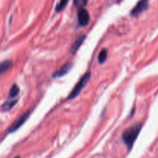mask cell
I'll use <instances>...</instances> for the list:
<instances>
[{"instance_id": "obj_1", "label": "cell", "mask_w": 158, "mask_h": 158, "mask_svg": "<svg viewBox=\"0 0 158 158\" xmlns=\"http://www.w3.org/2000/svg\"><path fill=\"white\" fill-rule=\"evenodd\" d=\"M142 127H143L142 123H136V124L131 126V127L127 128L123 133L122 139H123V142L127 146L129 150H131L132 148L134 142L137 140V137H138L139 134H140V131H141Z\"/></svg>"}, {"instance_id": "obj_2", "label": "cell", "mask_w": 158, "mask_h": 158, "mask_svg": "<svg viewBox=\"0 0 158 158\" xmlns=\"http://www.w3.org/2000/svg\"><path fill=\"white\" fill-rule=\"evenodd\" d=\"M90 76H91V73L89 72L86 73L83 76V77L80 79V81L77 83L75 87L73 88V89L71 91L69 95L68 96V99H69V100H73V99L76 98V97H77L80 93H81L82 89L86 86L88 82L89 81Z\"/></svg>"}, {"instance_id": "obj_3", "label": "cell", "mask_w": 158, "mask_h": 158, "mask_svg": "<svg viewBox=\"0 0 158 158\" xmlns=\"http://www.w3.org/2000/svg\"><path fill=\"white\" fill-rule=\"evenodd\" d=\"M30 110L27 111V112H26L25 114H23L18 120H15V121L9 127V129H8V133H13L15 132V131H16L17 130H18L20 127L23 126L25 123V122L28 120V118H29V116H30Z\"/></svg>"}, {"instance_id": "obj_4", "label": "cell", "mask_w": 158, "mask_h": 158, "mask_svg": "<svg viewBox=\"0 0 158 158\" xmlns=\"http://www.w3.org/2000/svg\"><path fill=\"white\" fill-rule=\"evenodd\" d=\"M148 6H149V0H140L131 10V15L134 17L138 16L148 9Z\"/></svg>"}, {"instance_id": "obj_5", "label": "cell", "mask_w": 158, "mask_h": 158, "mask_svg": "<svg viewBox=\"0 0 158 158\" xmlns=\"http://www.w3.org/2000/svg\"><path fill=\"white\" fill-rule=\"evenodd\" d=\"M77 18H78V23L80 26H86V25H88L90 19L89 12L84 8L79 9Z\"/></svg>"}, {"instance_id": "obj_6", "label": "cell", "mask_w": 158, "mask_h": 158, "mask_svg": "<svg viewBox=\"0 0 158 158\" xmlns=\"http://www.w3.org/2000/svg\"><path fill=\"white\" fill-rule=\"evenodd\" d=\"M73 66V63H70V62L65 63V64L63 65V66L58 69V70H56L55 73H54L53 75H52V77H53L54 79H56V78H60V77H63V76L67 74L71 70Z\"/></svg>"}, {"instance_id": "obj_7", "label": "cell", "mask_w": 158, "mask_h": 158, "mask_svg": "<svg viewBox=\"0 0 158 158\" xmlns=\"http://www.w3.org/2000/svg\"><path fill=\"white\" fill-rule=\"evenodd\" d=\"M85 39H86V35H80V36H79L77 40H76V41L74 42L72 46H71V49H70L71 53L75 54L76 52L79 50V49L80 48V46L83 45Z\"/></svg>"}, {"instance_id": "obj_8", "label": "cell", "mask_w": 158, "mask_h": 158, "mask_svg": "<svg viewBox=\"0 0 158 158\" xmlns=\"http://www.w3.org/2000/svg\"><path fill=\"white\" fill-rule=\"evenodd\" d=\"M19 94V86L16 84H13L12 86V87H11L10 90H9V98H15V97H16L18 96Z\"/></svg>"}, {"instance_id": "obj_9", "label": "cell", "mask_w": 158, "mask_h": 158, "mask_svg": "<svg viewBox=\"0 0 158 158\" xmlns=\"http://www.w3.org/2000/svg\"><path fill=\"white\" fill-rule=\"evenodd\" d=\"M108 56V51L106 49H103L101 51H100V54H99L98 56V62L102 64V63H105V61L106 60V58H107Z\"/></svg>"}, {"instance_id": "obj_10", "label": "cell", "mask_w": 158, "mask_h": 158, "mask_svg": "<svg viewBox=\"0 0 158 158\" xmlns=\"http://www.w3.org/2000/svg\"><path fill=\"white\" fill-rule=\"evenodd\" d=\"M18 102V100H11V101H7L6 103H4V104L2 106V108L4 111H9L15 105V103Z\"/></svg>"}, {"instance_id": "obj_11", "label": "cell", "mask_w": 158, "mask_h": 158, "mask_svg": "<svg viewBox=\"0 0 158 158\" xmlns=\"http://www.w3.org/2000/svg\"><path fill=\"white\" fill-rule=\"evenodd\" d=\"M11 65H12V62H11L10 60H6V61H3L2 63H1V66H0V68H1L0 72H1L2 73H5L6 70H8V69L10 68Z\"/></svg>"}, {"instance_id": "obj_12", "label": "cell", "mask_w": 158, "mask_h": 158, "mask_svg": "<svg viewBox=\"0 0 158 158\" xmlns=\"http://www.w3.org/2000/svg\"><path fill=\"white\" fill-rule=\"evenodd\" d=\"M68 2H69V0H60V2L57 4L56 7V11L58 12H61L63 9H65V7L67 5Z\"/></svg>"}, {"instance_id": "obj_13", "label": "cell", "mask_w": 158, "mask_h": 158, "mask_svg": "<svg viewBox=\"0 0 158 158\" xmlns=\"http://www.w3.org/2000/svg\"><path fill=\"white\" fill-rule=\"evenodd\" d=\"M89 0H74V5L78 9L84 8V6L87 4Z\"/></svg>"}, {"instance_id": "obj_14", "label": "cell", "mask_w": 158, "mask_h": 158, "mask_svg": "<svg viewBox=\"0 0 158 158\" xmlns=\"http://www.w3.org/2000/svg\"><path fill=\"white\" fill-rule=\"evenodd\" d=\"M15 158H20V157H15Z\"/></svg>"}]
</instances>
